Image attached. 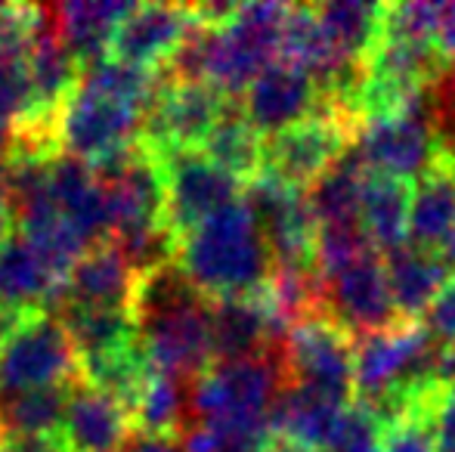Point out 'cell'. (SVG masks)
Here are the masks:
<instances>
[{"instance_id":"1f68e13d","label":"cell","mask_w":455,"mask_h":452,"mask_svg":"<svg viewBox=\"0 0 455 452\" xmlns=\"http://www.w3.org/2000/svg\"><path fill=\"white\" fill-rule=\"evenodd\" d=\"M381 431L384 424L378 416L363 403H350L338 424L335 443L329 452H381Z\"/></svg>"},{"instance_id":"ba28073f","label":"cell","mask_w":455,"mask_h":452,"mask_svg":"<svg viewBox=\"0 0 455 452\" xmlns=\"http://www.w3.org/2000/svg\"><path fill=\"white\" fill-rule=\"evenodd\" d=\"M229 103L235 99H227L204 81H180L164 75L156 99L143 115L140 139L158 155L198 152Z\"/></svg>"},{"instance_id":"4fadbf2b","label":"cell","mask_w":455,"mask_h":452,"mask_svg":"<svg viewBox=\"0 0 455 452\" xmlns=\"http://www.w3.org/2000/svg\"><path fill=\"white\" fill-rule=\"evenodd\" d=\"M235 103H239V112L245 115L248 124L264 139L310 118L313 112L325 109L316 81L298 68L282 66V62L267 66Z\"/></svg>"},{"instance_id":"3957f363","label":"cell","mask_w":455,"mask_h":452,"mask_svg":"<svg viewBox=\"0 0 455 452\" xmlns=\"http://www.w3.org/2000/svg\"><path fill=\"white\" fill-rule=\"evenodd\" d=\"M354 338L325 313L294 322L275 347L279 387H300L338 406L354 403Z\"/></svg>"},{"instance_id":"9a60e30c","label":"cell","mask_w":455,"mask_h":452,"mask_svg":"<svg viewBox=\"0 0 455 452\" xmlns=\"http://www.w3.org/2000/svg\"><path fill=\"white\" fill-rule=\"evenodd\" d=\"M455 229V164L434 155L431 164L412 180L406 245L427 254H443Z\"/></svg>"},{"instance_id":"ee69618b","label":"cell","mask_w":455,"mask_h":452,"mask_svg":"<svg viewBox=\"0 0 455 452\" xmlns=\"http://www.w3.org/2000/svg\"><path fill=\"white\" fill-rule=\"evenodd\" d=\"M443 258L452 264V270H455V229H452V239H450V245L443 248Z\"/></svg>"},{"instance_id":"b9f144b4","label":"cell","mask_w":455,"mask_h":452,"mask_svg":"<svg viewBox=\"0 0 455 452\" xmlns=\"http://www.w3.org/2000/svg\"><path fill=\"white\" fill-rule=\"evenodd\" d=\"M6 170H10V162H6V137H0V205H6Z\"/></svg>"},{"instance_id":"484cf974","label":"cell","mask_w":455,"mask_h":452,"mask_svg":"<svg viewBox=\"0 0 455 452\" xmlns=\"http://www.w3.org/2000/svg\"><path fill=\"white\" fill-rule=\"evenodd\" d=\"M313 10H316L323 35L331 44L338 59L363 68L369 53L375 50L378 35H381L384 4L331 0V4H313Z\"/></svg>"},{"instance_id":"836d02e7","label":"cell","mask_w":455,"mask_h":452,"mask_svg":"<svg viewBox=\"0 0 455 452\" xmlns=\"http://www.w3.org/2000/svg\"><path fill=\"white\" fill-rule=\"evenodd\" d=\"M425 329L440 347L455 344V273L446 279V285L437 291V297L431 301V307L425 310Z\"/></svg>"},{"instance_id":"e575fe53","label":"cell","mask_w":455,"mask_h":452,"mask_svg":"<svg viewBox=\"0 0 455 452\" xmlns=\"http://www.w3.org/2000/svg\"><path fill=\"white\" fill-rule=\"evenodd\" d=\"M434 434H437V452H455V385L443 381L434 403Z\"/></svg>"},{"instance_id":"e0dca14e","label":"cell","mask_w":455,"mask_h":452,"mask_svg":"<svg viewBox=\"0 0 455 452\" xmlns=\"http://www.w3.org/2000/svg\"><path fill=\"white\" fill-rule=\"evenodd\" d=\"M47 186L56 214L81 235L87 248L108 239L106 189L87 164L68 155H56L47 170Z\"/></svg>"},{"instance_id":"7bdbcfd3","label":"cell","mask_w":455,"mask_h":452,"mask_svg":"<svg viewBox=\"0 0 455 452\" xmlns=\"http://www.w3.org/2000/svg\"><path fill=\"white\" fill-rule=\"evenodd\" d=\"M273 452H323V449H310V447H298V443H288V440H273Z\"/></svg>"},{"instance_id":"74e56055","label":"cell","mask_w":455,"mask_h":452,"mask_svg":"<svg viewBox=\"0 0 455 452\" xmlns=\"http://www.w3.org/2000/svg\"><path fill=\"white\" fill-rule=\"evenodd\" d=\"M124 452H183L177 437H137L124 447Z\"/></svg>"},{"instance_id":"9c48e42d","label":"cell","mask_w":455,"mask_h":452,"mask_svg":"<svg viewBox=\"0 0 455 452\" xmlns=\"http://www.w3.org/2000/svg\"><path fill=\"white\" fill-rule=\"evenodd\" d=\"M158 158L164 174V224L174 248L202 220L242 199L245 186L214 168L202 152H168Z\"/></svg>"},{"instance_id":"f35d334b","label":"cell","mask_w":455,"mask_h":452,"mask_svg":"<svg viewBox=\"0 0 455 452\" xmlns=\"http://www.w3.org/2000/svg\"><path fill=\"white\" fill-rule=\"evenodd\" d=\"M434 378L443 381V385H455V344L437 350V360H434Z\"/></svg>"},{"instance_id":"8992f818","label":"cell","mask_w":455,"mask_h":452,"mask_svg":"<svg viewBox=\"0 0 455 452\" xmlns=\"http://www.w3.org/2000/svg\"><path fill=\"white\" fill-rule=\"evenodd\" d=\"M78 362L56 313H22L0 347V400L35 387L75 385Z\"/></svg>"},{"instance_id":"2e32d148","label":"cell","mask_w":455,"mask_h":452,"mask_svg":"<svg viewBox=\"0 0 455 452\" xmlns=\"http://www.w3.org/2000/svg\"><path fill=\"white\" fill-rule=\"evenodd\" d=\"M214 360H254L275 347V332L267 307L264 285L251 295L223 297L208 304Z\"/></svg>"},{"instance_id":"f546056e","label":"cell","mask_w":455,"mask_h":452,"mask_svg":"<svg viewBox=\"0 0 455 452\" xmlns=\"http://www.w3.org/2000/svg\"><path fill=\"white\" fill-rule=\"evenodd\" d=\"M50 28V10L37 4H0V66L22 62L37 35Z\"/></svg>"},{"instance_id":"83f0119b","label":"cell","mask_w":455,"mask_h":452,"mask_svg":"<svg viewBox=\"0 0 455 452\" xmlns=\"http://www.w3.org/2000/svg\"><path fill=\"white\" fill-rule=\"evenodd\" d=\"M369 170L363 168L360 155L350 146L310 189H307V205H310L316 226L325 224H354L360 220V195Z\"/></svg>"},{"instance_id":"5b68a950","label":"cell","mask_w":455,"mask_h":452,"mask_svg":"<svg viewBox=\"0 0 455 452\" xmlns=\"http://www.w3.org/2000/svg\"><path fill=\"white\" fill-rule=\"evenodd\" d=\"M360 121L338 109H319L310 118L264 139V170L291 189H307L354 146Z\"/></svg>"},{"instance_id":"603a6c76","label":"cell","mask_w":455,"mask_h":452,"mask_svg":"<svg viewBox=\"0 0 455 452\" xmlns=\"http://www.w3.org/2000/svg\"><path fill=\"white\" fill-rule=\"evenodd\" d=\"M60 326L66 329V338L75 350V362H87L96 356L115 353V350L137 347V320L131 307H78L62 304Z\"/></svg>"},{"instance_id":"8fae6325","label":"cell","mask_w":455,"mask_h":452,"mask_svg":"<svg viewBox=\"0 0 455 452\" xmlns=\"http://www.w3.org/2000/svg\"><path fill=\"white\" fill-rule=\"evenodd\" d=\"M196 25V10L186 4H133L112 31L106 56L124 66L164 72Z\"/></svg>"},{"instance_id":"4dcf8cb0","label":"cell","mask_w":455,"mask_h":452,"mask_svg":"<svg viewBox=\"0 0 455 452\" xmlns=\"http://www.w3.org/2000/svg\"><path fill=\"white\" fill-rule=\"evenodd\" d=\"M443 4L431 0H409V4H384L381 35L384 41H409V44H434L440 25Z\"/></svg>"},{"instance_id":"7c38bea8","label":"cell","mask_w":455,"mask_h":452,"mask_svg":"<svg viewBox=\"0 0 455 452\" xmlns=\"http://www.w3.org/2000/svg\"><path fill=\"white\" fill-rule=\"evenodd\" d=\"M354 152L360 155L369 174L400 177V180L412 183L437 155L425 115V97L415 109L396 115V118L363 121L354 139Z\"/></svg>"},{"instance_id":"d6986e66","label":"cell","mask_w":455,"mask_h":452,"mask_svg":"<svg viewBox=\"0 0 455 452\" xmlns=\"http://www.w3.org/2000/svg\"><path fill=\"white\" fill-rule=\"evenodd\" d=\"M66 295V279H60L35 248L25 245L19 235H12L0 248V304L31 313V310H47L56 313Z\"/></svg>"},{"instance_id":"7a4b0ae2","label":"cell","mask_w":455,"mask_h":452,"mask_svg":"<svg viewBox=\"0 0 455 452\" xmlns=\"http://www.w3.org/2000/svg\"><path fill=\"white\" fill-rule=\"evenodd\" d=\"M171 264L208 304L251 295L270 279L273 270L264 233L245 195L186 233L177 242Z\"/></svg>"},{"instance_id":"8d00e7d4","label":"cell","mask_w":455,"mask_h":452,"mask_svg":"<svg viewBox=\"0 0 455 452\" xmlns=\"http://www.w3.org/2000/svg\"><path fill=\"white\" fill-rule=\"evenodd\" d=\"M434 47H437L440 59L446 62V68H455V4H443L437 35H434Z\"/></svg>"},{"instance_id":"30bf717a","label":"cell","mask_w":455,"mask_h":452,"mask_svg":"<svg viewBox=\"0 0 455 452\" xmlns=\"http://www.w3.org/2000/svg\"><path fill=\"white\" fill-rule=\"evenodd\" d=\"M316 310L329 316L331 322H338L350 338L396 326L400 313L390 301L381 254H365L350 266H344L338 276L319 282Z\"/></svg>"},{"instance_id":"60d3db41","label":"cell","mask_w":455,"mask_h":452,"mask_svg":"<svg viewBox=\"0 0 455 452\" xmlns=\"http://www.w3.org/2000/svg\"><path fill=\"white\" fill-rule=\"evenodd\" d=\"M12 233H16V224H12V214L6 205H0V248L6 245V242L12 239Z\"/></svg>"},{"instance_id":"52a82bcc","label":"cell","mask_w":455,"mask_h":452,"mask_svg":"<svg viewBox=\"0 0 455 452\" xmlns=\"http://www.w3.org/2000/svg\"><path fill=\"white\" fill-rule=\"evenodd\" d=\"M275 347L254 360H214L202 375L189 381L186 412L196 416L198 422L267 418L275 391H279Z\"/></svg>"},{"instance_id":"d4e9b609","label":"cell","mask_w":455,"mask_h":452,"mask_svg":"<svg viewBox=\"0 0 455 452\" xmlns=\"http://www.w3.org/2000/svg\"><path fill=\"white\" fill-rule=\"evenodd\" d=\"M198 152L242 186L264 174V137L245 121L239 103H229V109L223 112V118L214 124Z\"/></svg>"},{"instance_id":"ac0fdd59","label":"cell","mask_w":455,"mask_h":452,"mask_svg":"<svg viewBox=\"0 0 455 452\" xmlns=\"http://www.w3.org/2000/svg\"><path fill=\"white\" fill-rule=\"evenodd\" d=\"M137 270L127 264L112 239H102L75 260L66 279L62 304L78 307H131ZM60 304V307H62Z\"/></svg>"},{"instance_id":"7402d4cb","label":"cell","mask_w":455,"mask_h":452,"mask_svg":"<svg viewBox=\"0 0 455 452\" xmlns=\"http://www.w3.org/2000/svg\"><path fill=\"white\" fill-rule=\"evenodd\" d=\"M131 6L133 4H124V0H68V4L50 10L56 16V37L78 59L81 72L106 56L112 31L131 12Z\"/></svg>"},{"instance_id":"ab89813d","label":"cell","mask_w":455,"mask_h":452,"mask_svg":"<svg viewBox=\"0 0 455 452\" xmlns=\"http://www.w3.org/2000/svg\"><path fill=\"white\" fill-rule=\"evenodd\" d=\"M19 310H12V307H6V304H0V347H4V341L10 338V332L16 329V322H19Z\"/></svg>"},{"instance_id":"f1b7e54d","label":"cell","mask_w":455,"mask_h":452,"mask_svg":"<svg viewBox=\"0 0 455 452\" xmlns=\"http://www.w3.org/2000/svg\"><path fill=\"white\" fill-rule=\"evenodd\" d=\"M68 391H72V385H53V387H35V391L4 397L0 400V428H4V434H19V437L60 434Z\"/></svg>"},{"instance_id":"5bb4252c","label":"cell","mask_w":455,"mask_h":452,"mask_svg":"<svg viewBox=\"0 0 455 452\" xmlns=\"http://www.w3.org/2000/svg\"><path fill=\"white\" fill-rule=\"evenodd\" d=\"M131 422L118 400L75 381L60 422V440L66 452H121L131 443Z\"/></svg>"},{"instance_id":"ffe728a7","label":"cell","mask_w":455,"mask_h":452,"mask_svg":"<svg viewBox=\"0 0 455 452\" xmlns=\"http://www.w3.org/2000/svg\"><path fill=\"white\" fill-rule=\"evenodd\" d=\"M344 409L347 406H338L310 391H300V387H279L267 418H270L273 437L279 440L329 452Z\"/></svg>"},{"instance_id":"cb8c5ba5","label":"cell","mask_w":455,"mask_h":452,"mask_svg":"<svg viewBox=\"0 0 455 452\" xmlns=\"http://www.w3.org/2000/svg\"><path fill=\"white\" fill-rule=\"evenodd\" d=\"M409 202H412V183L409 180L365 174L360 195V226L381 258L406 245Z\"/></svg>"},{"instance_id":"277c9868","label":"cell","mask_w":455,"mask_h":452,"mask_svg":"<svg viewBox=\"0 0 455 452\" xmlns=\"http://www.w3.org/2000/svg\"><path fill=\"white\" fill-rule=\"evenodd\" d=\"M143 115L146 112L140 106L108 91H100L96 84L81 78L72 97L56 115V149L93 168V164L112 158L115 152L137 143Z\"/></svg>"},{"instance_id":"6da1fadb","label":"cell","mask_w":455,"mask_h":452,"mask_svg":"<svg viewBox=\"0 0 455 452\" xmlns=\"http://www.w3.org/2000/svg\"><path fill=\"white\" fill-rule=\"evenodd\" d=\"M131 313L149 369L174 381H192L214 362L208 301L186 285L174 264L137 273Z\"/></svg>"},{"instance_id":"44dd1931","label":"cell","mask_w":455,"mask_h":452,"mask_svg":"<svg viewBox=\"0 0 455 452\" xmlns=\"http://www.w3.org/2000/svg\"><path fill=\"white\" fill-rule=\"evenodd\" d=\"M384 276H387L390 301H394L400 320H421L437 291L452 276V264L443 254H427L419 248H396L384 254Z\"/></svg>"},{"instance_id":"d590c367","label":"cell","mask_w":455,"mask_h":452,"mask_svg":"<svg viewBox=\"0 0 455 452\" xmlns=\"http://www.w3.org/2000/svg\"><path fill=\"white\" fill-rule=\"evenodd\" d=\"M0 452H66L60 434L47 437H19V434H4L0 437Z\"/></svg>"},{"instance_id":"d6a6232c","label":"cell","mask_w":455,"mask_h":452,"mask_svg":"<svg viewBox=\"0 0 455 452\" xmlns=\"http://www.w3.org/2000/svg\"><path fill=\"white\" fill-rule=\"evenodd\" d=\"M28 109V84H25V66L10 62L0 66V137L12 131Z\"/></svg>"},{"instance_id":"4316f807","label":"cell","mask_w":455,"mask_h":452,"mask_svg":"<svg viewBox=\"0 0 455 452\" xmlns=\"http://www.w3.org/2000/svg\"><path fill=\"white\" fill-rule=\"evenodd\" d=\"M127 422L140 437H177L183 434L186 400L180 381L156 372L146 366V375L140 381L137 393L127 403Z\"/></svg>"}]
</instances>
